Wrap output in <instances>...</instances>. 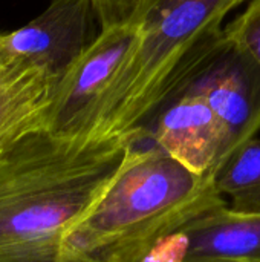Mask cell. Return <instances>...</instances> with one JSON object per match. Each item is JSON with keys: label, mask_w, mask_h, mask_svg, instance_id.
Returning <instances> with one entry per match:
<instances>
[{"label": "cell", "mask_w": 260, "mask_h": 262, "mask_svg": "<svg viewBox=\"0 0 260 262\" xmlns=\"http://www.w3.org/2000/svg\"><path fill=\"white\" fill-rule=\"evenodd\" d=\"M147 137L38 130L0 155V262H58L67 230L109 190Z\"/></svg>", "instance_id": "6da1fadb"}, {"label": "cell", "mask_w": 260, "mask_h": 262, "mask_svg": "<svg viewBox=\"0 0 260 262\" xmlns=\"http://www.w3.org/2000/svg\"><path fill=\"white\" fill-rule=\"evenodd\" d=\"M143 140L104 196L67 230L58 262H141L158 241L227 204L215 177L193 173Z\"/></svg>", "instance_id": "7a4b0ae2"}, {"label": "cell", "mask_w": 260, "mask_h": 262, "mask_svg": "<svg viewBox=\"0 0 260 262\" xmlns=\"http://www.w3.org/2000/svg\"><path fill=\"white\" fill-rule=\"evenodd\" d=\"M245 0H147L138 41L98 114L97 137L146 129L225 46L222 23Z\"/></svg>", "instance_id": "3957f363"}, {"label": "cell", "mask_w": 260, "mask_h": 262, "mask_svg": "<svg viewBox=\"0 0 260 262\" xmlns=\"http://www.w3.org/2000/svg\"><path fill=\"white\" fill-rule=\"evenodd\" d=\"M141 20L100 29L83 55L58 80L46 130L70 137H97L98 114L123 64L132 54Z\"/></svg>", "instance_id": "277c9868"}, {"label": "cell", "mask_w": 260, "mask_h": 262, "mask_svg": "<svg viewBox=\"0 0 260 262\" xmlns=\"http://www.w3.org/2000/svg\"><path fill=\"white\" fill-rule=\"evenodd\" d=\"M150 121L149 138L193 173L216 178L230 158L228 130L199 94L184 91Z\"/></svg>", "instance_id": "5b68a950"}, {"label": "cell", "mask_w": 260, "mask_h": 262, "mask_svg": "<svg viewBox=\"0 0 260 262\" xmlns=\"http://www.w3.org/2000/svg\"><path fill=\"white\" fill-rule=\"evenodd\" d=\"M95 20L92 0H49L35 18L3 32V40L14 54L60 80L95 40Z\"/></svg>", "instance_id": "8992f818"}, {"label": "cell", "mask_w": 260, "mask_h": 262, "mask_svg": "<svg viewBox=\"0 0 260 262\" xmlns=\"http://www.w3.org/2000/svg\"><path fill=\"white\" fill-rule=\"evenodd\" d=\"M199 94L230 135V157L260 132V64L225 41L185 89Z\"/></svg>", "instance_id": "52a82bcc"}, {"label": "cell", "mask_w": 260, "mask_h": 262, "mask_svg": "<svg viewBox=\"0 0 260 262\" xmlns=\"http://www.w3.org/2000/svg\"><path fill=\"white\" fill-rule=\"evenodd\" d=\"M58 78L14 54L0 32V155L29 134L46 130Z\"/></svg>", "instance_id": "ba28073f"}, {"label": "cell", "mask_w": 260, "mask_h": 262, "mask_svg": "<svg viewBox=\"0 0 260 262\" xmlns=\"http://www.w3.org/2000/svg\"><path fill=\"white\" fill-rule=\"evenodd\" d=\"M188 238L185 262H260V215L219 206L182 229Z\"/></svg>", "instance_id": "9c48e42d"}, {"label": "cell", "mask_w": 260, "mask_h": 262, "mask_svg": "<svg viewBox=\"0 0 260 262\" xmlns=\"http://www.w3.org/2000/svg\"><path fill=\"white\" fill-rule=\"evenodd\" d=\"M216 186L231 210L260 215V138L248 140L231 154Z\"/></svg>", "instance_id": "30bf717a"}, {"label": "cell", "mask_w": 260, "mask_h": 262, "mask_svg": "<svg viewBox=\"0 0 260 262\" xmlns=\"http://www.w3.org/2000/svg\"><path fill=\"white\" fill-rule=\"evenodd\" d=\"M225 41L260 64V0H251L247 9L224 28Z\"/></svg>", "instance_id": "8fae6325"}, {"label": "cell", "mask_w": 260, "mask_h": 262, "mask_svg": "<svg viewBox=\"0 0 260 262\" xmlns=\"http://www.w3.org/2000/svg\"><path fill=\"white\" fill-rule=\"evenodd\" d=\"M147 0H92L100 29L132 21Z\"/></svg>", "instance_id": "7c38bea8"}]
</instances>
